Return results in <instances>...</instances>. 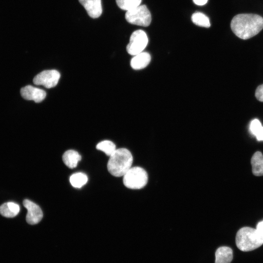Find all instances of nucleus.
<instances>
[{"label":"nucleus","mask_w":263,"mask_h":263,"mask_svg":"<svg viewBox=\"0 0 263 263\" xmlns=\"http://www.w3.org/2000/svg\"><path fill=\"white\" fill-rule=\"evenodd\" d=\"M231 29L235 35L243 39H249L263 29V18L254 14H241L232 19Z\"/></svg>","instance_id":"nucleus-1"},{"label":"nucleus","mask_w":263,"mask_h":263,"mask_svg":"<svg viewBox=\"0 0 263 263\" xmlns=\"http://www.w3.org/2000/svg\"><path fill=\"white\" fill-rule=\"evenodd\" d=\"M133 157L131 152L127 149H116L110 156L107 164L109 172L115 177L123 176L131 168Z\"/></svg>","instance_id":"nucleus-2"},{"label":"nucleus","mask_w":263,"mask_h":263,"mask_svg":"<svg viewBox=\"0 0 263 263\" xmlns=\"http://www.w3.org/2000/svg\"><path fill=\"white\" fill-rule=\"evenodd\" d=\"M235 241L236 245L240 250L250 251L263 244V235L256 229L245 226L238 231Z\"/></svg>","instance_id":"nucleus-3"},{"label":"nucleus","mask_w":263,"mask_h":263,"mask_svg":"<svg viewBox=\"0 0 263 263\" xmlns=\"http://www.w3.org/2000/svg\"><path fill=\"white\" fill-rule=\"evenodd\" d=\"M148 176L146 171L139 167H131L123 176L125 186L132 189H139L147 184Z\"/></svg>","instance_id":"nucleus-4"},{"label":"nucleus","mask_w":263,"mask_h":263,"mask_svg":"<svg viewBox=\"0 0 263 263\" xmlns=\"http://www.w3.org/2000/svg\"><path fill=\"white\" fill-rule=\"evenodd\" d=\"M125 19L131 24L144 27L148 26L151 20L150 12L145 5H140L127 11Z\"/></svg>","instance_id":"nucleus-5"},{"label":"nucleus","mask_w":263,"mask_h":263,"mask_svg":"<svg viewBox=\"0 0 263 263\" xmlns=\"http://www.w3.org/2000/svg\"><path fill=\"white\" fill-rule=\"evenodd\" d=\"M148 43L146 33L142 30L134 31L131 36L127 46V51L131 55L135 56L144 50Z\"/></svg>","instance_id":"nucleus-6"},{"label":"nucleus","mask_w":263,"mask_h":263,"mask_svg":"<svg viewBox=\"0 0 263 263\" xmlns=\"http://www.w3.org/2000/svg\"><path fill=\"white\" fill-rule=\"evenodd\" d=\"M60 76V73L57 70H44L35 76L33 82L37 85H42L46 88H51L57 85Z\"/></svg>","instance_id":"nucleus-7"},{"label":"nucleus","mask_w":263,"mask_h":263,"mask_svg":"<svg viewBox=\"0 0 263 263\" xmlns=\"http://www.w3.org/2000/svg\"><path fill=\"white\" fill-rule=\"evenodd\" d=\"M23 205L27 209L26 216L27 223L32 225L38 223L43 217V213L40 207L28 199L23 200Z\"/></svg>","instance_id":"nucleus-8"},{"label":"nucleus","mask_w":263,"mask_h":263,"mask_svg":"<svg viewBox=\"0 0 263 263\" xmlns=\"http://www.w3.org/2000/svg\"><path fill=\"white\" fill-rule=\"evenodd\" d=\"M22 97L28 100H33L36 103L43 101L46 95V92L42 89L27 85L22 88L20 90Z\"/></svg>","instance_id":"nucleus-9"},{"label":"nucleus","mask_w":263,"mask_h":263,"mask_svg":"<svg viewBox=\"0 0 263 263\" xmlns=\"http://www.w3.org/2000/svg\"><path fill=\"white\" fill-rule=\"evenodd\" d=\"M86 10L89 16L97 18L102 13L101 0H78Z\"/></svg>","instance_id":"nucleus-10"},{"label":"nucleus","mask_w":263,"mask_h":263,"mask_svg":"<svg viewBox=\"0 0 263 263\" xmlns=\"http://www.w3.org/2000/svg\"><path fill=\"white\" fill-rule=\"evenodd\" d=\"M151 59L150 55L147 52H141L134 56L131 61V67L135 70H140L147 67Z\"/></svg>","instance_id":"nucleus-11"},{"label":"nucleus","mask_w":263,"mask_h":263,"mask_svg":"<svg viewBox=\"0 0 263 263\" xmlns=\"http://www.w3.org/2000/svg\"><path fill=\"white\" fill-rule=\"evenodd\" d=\"M233 259V251L228 246H221L215 252V263H230Z\"/></svg>","instance_id":"nucleus-12"},{"label":"nucleus","mask_w":263,"mask_h":263,"mask_svg":"<svg viewBox=\"0 0 263 263\" xmlns=\"http://www.w3.org/2000/svg\"><path fill=\"white\" fill-rule=\"evenodd\" d=\"M19 210V205L12 202L4 203L0 206V214L7 218H13L16 216Z\"/></svg>","instance_id":"nucleus-13"},{"label":"nucleus","mask_w":263,"mask_h":263,"mask_svg":"<svg viewBox=\"0 0 263 263\" xmlns=\"http://www.w3.org/2000/svg\"><path fill=\"white\" fill-rule=\"evenodd\" d=\"M253 174L257 176L263 175V155L260 151H256L251 159Z\"/></svg>","instance_id":"nucleus-14"},{"label":"nucleus","mask_w":263,"mask_h":263,"mask_svg":"<svg viewBox=\"0 0 263 263\" xmlns=\"http://www.w3.org/2000/svg\"><path fill=\"white\" fill-rule=\"evenodd\" d=\"M81 159L80 155L76 151L72 150H67L62 156L64 163L71 169L76 167Z\"/></svg>","instance_id":"nucleus-15"},{"label":"nucleus","mask_w":263,"mask_h":263,"mask_svg":"<svg viewBox=\"0 0 263 263\" xmlns=\"http://www.w3.org/2000/svg\"><path fill=\"white\" fill-rule=\"evenodd\" d=\"M251 133L256 136L257 140L263 141V127L257 119L252 120L249 125Z\"/></svg>","instance_id":"nucleus-16"},{"label":"nucleus","mask_w":263,"mask_h":263,"mask_svg":"<svg viewBox=\"0 0 263 263\" xmlns=\"http://www.w3.org/2000/svg\"><path fill=\"white\" fill-rule=\"evenodd\" d=\"M88 181L87 175L82 172L75 173L70 178L71 185L75 188H80L85 185Z\"/></svg>","instance_id":"nucleus-17"},{"label":"nucleus","mask_w":263,"mask_h":263,"mask_svg":"<svg viewBox=\"0 0 263 263\" xmlns=\"http://www.w3.org/2000/svg\"><path fill=\"white\" fill-rule=\"evenodd\" d=\"M192 22L196 25L204 27H209L210 23L209 18L201 12H195L191 16Z\"/></svg>","instance_id":"nucleus-18"},{"label":"nucleus","mask_w":263,"mask_h":263,"mask_svg":"<svg viewBox=\"0 0 263 263\" xmlns=\"http://www.w3.org/2000/svg\"><path fill=\"white\" fill-rule=\"evenodd\" d=\"M96 148L109 156H111L116 150L115 145L109 140L101 141L97 144Z\"/></svg>","instance_id":"nucleus-19"},{"label":"nucleus","mask_w":263,"mask_h":263,"mask_svg":"<svg viewBox=\"0 0 263 263\" xmlns=\"http://www.w3.org/2000/svg\"><path fill=\"white\" fill-rule=\"evenodd\" d=\"M142 0H116L118 7L127 11L140 5Z\"/></svg>","instance_id":"nucleus-20"},{"label":"nucleus","mask_w":263,"mask_h":263,"mask_svg":"<svg viewBox=\"0 0 263 263\" xmlns=\"http://www.w3.org/2000/svg\"><path fill=\"white\" fill-rule=\"evenodd\" d=\"M255 95L259 101L263 102V84L259 85L257 88Z\"/></svg>","instance_id":"nucleus-21"},{"label":"nucleus","mask_w":263,"mask_h":263,"mask_svg":"<svg viewBox=\"0 0 263 263\" xmlns=\"http://www.w3.org/2000/svg\"><path fill=\"white\" fill-rule=\"evenodd\" d=\"M256 229L263 235V220L258 223Z\"/></svg>","instance_id":"nucleus-22"},{"label":"nucleus","mask_w":263,"mask_h":263,"mask_svg":"<svg viewBox=\"0 0 263 263\" xmlns=\"http://www.w3.org/2000/svg\"><path fill=\"white\" fill-rule=\"evenodd\" d=\"M194 3L198 5H203L207 3L208 0H193Z\"/></svg>","instance_id":"nucleus-23"}]
</instances>
